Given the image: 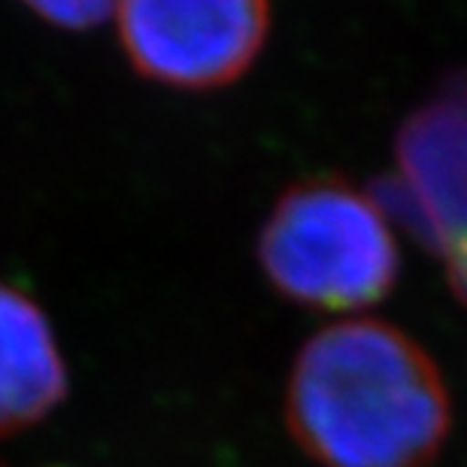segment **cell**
<instances>
[{
    "mask_svg": "<svg viewBox=\"0 0 467 467\" xmlns=\"http://www.w3.org/2000/svg\"><path fill=\"white\" fill-rule=\"evenodd\" d=\"M285 422L322 467H428L446 443L452 407L437 364L410 334L343 319L297 352Z\"/></svg>",
    "mask_w": 467,
    "mask_h": 467,
    "instance_id": "6da1fadb",
    "label": "cell"
},
{
    "mask_svg": "<svg viewBox=\"0 0 467 467\" xmlns=\"http://www.w3.org/2000/svg\"><path fill=\"white\" fill-rule=\"evenodd\" d=\"M258 265L292 304L355 313L391 295L400 252L377 198L347 180L295 182L258 234Z\"/></svg>",
    "mask_w": 467,
    "mask_h": 467,
    "instance_id": "7a4b0ae2",
    "label": "cell"
},
{
    "mask_svg": "<svg viewBox=\"0 0 467 467\" xmlns=\"http://www.w3.org/2000/svg\"><path fill=\"white\" fill-rule=\"evenodd\" d=\"M377 203L443 265L452 295L467 306V73L416 107L395 137V171Z\"/></svg>",
    "mask_w": 467,
    "mask_h": 467,
    "instance_id": "3957f363",
    "label": "cell"
},
{
    "mask_svg": "<svg viewBox=\"0 0 467 467\" xmlns=\"http://www.w3.org/2000/svg\"><path fill=\"white\" fill-rule=\"evenodd\" d=\"M119 40L130 67L180 91L234 86L258 61L270 0H119Z\"/></svg>",
    "mask_w": 467,
    "mask_h": 467,
    "instance_id": "277c9868",
    "label": "cell"
},
{
    "mask_svg": "<svg viewBox=\"0 0 467 467\" xmlns=\"http://www.w3.org/2000/svg\"><path fill=\"white\" fill-rule=\"evenodd\" d=\"M67 395L52 325L31 297L0 285V434L43 422Z\"/></svg>",
    "mask_w": 467,
    "mask_h": 467,
    "instance_id": "5b68a950",
    "label": "cell"
},
{
    "mask_svg": "<svg viewBox=\"0 0 467 467\" xmlns=\"http://www.w3.org/2000/svg\"><path fill=\"white\" fill-rule=\"evenodd\" d=\"M22 4L61 31H91L116 16L119 0H22Z\"/></svg>",
    "mask_w": 467,
    "mask_h": 467,
    "instance_id": "8992f818",
    "label": "cell"
}]
</instances>
